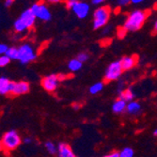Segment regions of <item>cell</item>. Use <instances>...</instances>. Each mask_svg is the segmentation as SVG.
<instances>
[{
	"mask_svg": "<svg viewBox=\"0 0 157 157\" xmlns=\"http://www.w3.org/2000/svg\"><path fill=\"white\" fill-rule=\"evenodd\" d=\"M147 16H148V11L146 10H134L127 17L123 26L128 31H137L144 25Z\"/></svg>",
	"mask_w": 157,
	"mask_h": 157,
	"instance_id": "obj_1",
	"label": "cell"
},
{
	"mask_svg": "<svg viewBox=\"0 0 157 157\" xmlns=\"http://www.w3.org/2000/svg\"><path fill=\"white\" fill-rule=\"evenodd\" d=\"M36 15L34 14V12L31 10V9L25 10V11L22 12V14L20 15V17L14 22V30L16 32H24L26 29H29L33 26V25L35 24V20H36Z\"/></svg>",
	"mask_w": 157,
	"mask_h": 157,
	"instance_id": "obj_2",
	"label": "cell"
},
{
	"mask_svg": "<svg viewBox=\"0 0 157 157\" xmlns=\"http://www.w3.org/2000/svg\"><path fill=\"white\" fill-rule=\"evenodd\" d=\"M21 144V137L19 134L14 131L10 130L6 132L1 139V148L5 151H13L19 147Z\"/></svg>",
	"mask_w": 157,
	"mask_h": 157,
	"instance_id": "obj_3",
	"label": "cell"
},
{
	"mask_svg": "<svg viewBox=\"0 0 157 157\" xmlns=\"http://www.w3.org/2000/svg\"><path fill=\"white\" fill-rule=\"evenodd\" d=\"M110 16V9L109 7L104 6L100 7L95 10L93 13V28L94 29H99L103 26H105Z\"/></svg>",
	"mask_w": 157,
	"mask_h": 157,
	"instance_id": "obj_4",
	"label": "cell"
},
{
	"mask_svg": "<svg viewBox=\"0 0 157 157\" xmlns=\"http://www.w3.org/2000/svg\"><path fill=\"white\" fill-rule=\"evenodd\" d=\"M37 59V54L30 44H23L19 47V59L22 64H27Z\"/></svg>",
	"mask_w": 157,
	"mask_h": 157,
	"instance_id": "obj_5",
	"label": "cell"
},
{
	"mask_svg": "<svg viewBox=\"0 0 157 157\" xmlns=\"http://www.w3.org/2000/svg\"><path fill=\"white\" fill-rule=\"evenodd\" d=\"M122 72H123V69H122L121 60L120 61H114L107 67V69L105 71V80L106 82L117 80L121 75Z\"/></svg>",
	"mask_w": 157,
	"mask_h": 157,
	"instance_id": "obj_6",
	"label": "cell"
},
{
	"mask_svg": "<svg viewBox=\"0 0 157 157\" xmlns=\"http://www.w3.org/2000/svg\"><path fill=\"white\" fill-rule=\"evenodd\" d=\"M30 9L34 12L37 19L41 21H49L51 19V12L44 3H36L32 5Z\"/></svg>",
	"mask_w": 157,
	"mask_h": 157,
	"instance_id": "obj_7",
	"label": "cell"
},
{
	"mask_svg": "<svg viewBox=\"0 0 157 157\" xmlns=\"http://www.w3.org/2000/svg\"><path fill=\"white\" fill-rule=\"evenodd\" d=\"M60 79L59 75H50L41 80V86L46 91L54 92L58 88Z\"/></svg>",
	"mask_w": 157,
	"mask_h": 157,
	"instance_id": "obj_8",
	"label": "cell"
},
{
	"mask_svg": "<svg viewBox=\"0 0 157 157\" xmlns=\"http://www.w3.org/2000/svg\"><path fill=\"white\" fill-rule=\"evenodd\" d=\"M29 84L25 81H19V82H12L10 85V95H23L29 91Z\"/></svg>",
	"mask_w": 157,
	"mask_h": 157,
	"instance_id": "obj_9",
	"label": "cell"
},
{
	"mask_svg": "<svg viewBox=\"0 0 157 157\" xmlns=\"http://www.w3.org/2000/svg\"><path fill=\"white\" fill-rule=\"evenodd\" d=\"M72 10L79 19H84L88 16V14L90 12V5L86 2L77 1Z\"/></svg>",
	"mask_w": 157,
	"mask_h": 157,
	"instance_id": "obj_10",
	"label": "cell"
},
{
	"mask_svg": "<svg viewBox=\"0 0 157 157\" xmlns=\"http://www.w3.org/2000/svg\"><path fill=\"white\" fill-rule=\"evenodd\" d=\"M137 62V58L136 56H124L121 59V63L122 66L123 71H128L133 69Z\"/></svg>",
	"mask_w": 157,
	"mask_h": 157,
	"instance_id": "obj_11",
	"label": "cell"
},
{
	"mask_svg": "<svg viewBox=\"0 0 157 157\" xmlns=\"http://www.w3.org/2000/svg\"><path fill=\"white\" fill-rule=\"evenodd\" d=\"M58 149H59L58 154L59 157H75V156L73 150L71 149V147L67 143L61 142V143L59 144Z\"/></svg>",
	"mask_w": 157,
	"mask_h": 157,
	"instance_id": "obj_12",
	"label": "cell"
},
{
	"mask_svg": "<svg viewBox=\"0 0 157 157\" xmlns=\"http://www.w3.org/2000/svg\"><path fill=\"white\" fill-rule=\"evenodd\" d=\"M126 108H127V102L121 98L116 100L112 105V110L116 114H121V113L124 112L126 110Z\"/></svg>",
	"mask_w": 157,
	"mask_h": 157,
	"instance_id": "obj_13",
	"label": "cell"
},
{
	"mask_svg": "<svg viewBox=\"0 0 157 157\" xmlns=\"http://www.w3.org/2000/svg\"><path fill=\"white\" fill-rule=\"evenodd\" d=\"M10 85L11 81L8 78L2 76L0 77V94L1 95H8L10 91Z\"/></svg>",
	"mask_w": 157,
	"mask_h": 157,
	"instance_id": "obj_14",
	"label": "cell"
},
{
	"mask_svg": "<svg viewBox=\"0 0 157 157\" xmlns=\"http://www.w3.org/2000/svg\"><path fill=\"white\" fill-rule=\"evenodd\" d=\"M141 110V105L138 102L136 101H131L127 104V108L126 111L131 114V115H136V114L139 113V111Z\"/></svg>",
	"mask_w": 157,
	"mask_h": 157,
	"instance_id": "obj_15",
	"label": "cell"
},
{
	"mask_svg": "<svg viewBox=\"0 0 157 157\" xmlns=\"http://www.w3.org/2000/svg\"><path fill=\"white\" fill-rule=\"evenodd\" d=\"M134 96H135V94H134V92H133V90L131 89H125V90H121L120 92L119 98L124 100V101H126L127 103H129L134 99Z\"/></svg>",
	"mask_w": 157,
	"mask_h": 157,
	"instance_id": "obj_16",
	"label": "cell"
},
{
	"mask_svg": "<svg viewBox=\"0 0 157 157\" xmlns=\"http://www.w3.org/2000/svg\"><path fill=\"white\" fill-rule=\"evenodd\" d=\"M83 62L80 61L78 59H74L72 60H70L68 63V68L71 72H77L82 68Z\"/></svg>",
	"mask_w": 157,
	"mask_h": 157,
	"instance_id": "obj_17",
	"label": "cell"
},
{
	"mask_svg": "<svg viewBox=\"0 0 157 157\" xmlns=\"http://www.w3.org/2000/svg\"><path fill=\"white\" fill-rule=\"evenodd\" d=\"M5 55H7L10 59H19V48L9 47Z\"/></svg>",
	"mask_w": 157,
	"mask_h": 157,
	"instance_id": "obj_18",
	"label": "cell"
},
{
	"mask_svg": "<svg viewBox=\"0 0 157 157\" xmlns=\"http://www.w3.org/2000/svg\"><path fill=\"white\" fill-rule=\"evenodd\" d=\"M45 149H46L47 152H48L49 154H52V155H54V154H56V153H58V151H59L58 147H56V146L53 143V142H51V141H47L46 143H45Z\"/></svg>",
	"mask_w": 157,
	"mask_h": 157,
	"instance_id": "obj_19",
	"label": "cell"
},
{
	"mask_svg": "<svg viewBox=\"0 0 157 157\" xmlns=\"http://www.w3.org/2000/svg\"><path fill=\"white\" fill-rule=\"evenodd\" d=\"M104 89V83L103 82H98L93 84L91 87L90 88V92L91 94H97Z\"/></svg>",
	"mask_w": 157,
	"mask_h": 157,
	"instance_id": "obj_20",
	"label": "cell"
},
{
	"mask_svg": "<svg viewBox=\"0 0 157 157\" xmlns=\"http://www.w3.org/2000/svg\"><path fill=\"white\" fill-rule=\"evenodd\" d=\"M121 152V157H133L134 156V150L129 148V147H126L124 148Z\"/></svg>",
	"mask_w": 157,
	"mask_h": 157,
	"instance_id": "obj_21",
	"label": "cell"
},
{
	"mask_svg": "<svg viewBox=\"0 0 157 157\" xmlns=\"http://www.w3.org/2000/svg\"><path fill=\"white\" fill-rule=\"evenodd\" d=\"M10 62V59L7 55L0 56V67H5Z\"/></svg>",
	"mask_w": 157,
	"mask_h": 157,
	"instance_id": "obj_22",
	"label": "cell"
},
{
	"mask_svg": "<svg viewBox=\"0 0 157 157\" xmlns=\"http://www.w3.org/2000/svg\"><path fill=\"white\" fill-rule=\"evenodd\" d=\"M127 29L123 26V27H121L120 29H118V37L120 39H123L125 36H126V33H127Z\"/></svg>",
	"mask_w": 157,
	"mask_h": 157,
	"instance_id": "obj_23",
	"label": "cell"
},
{
	"mask_svg": "<svg viewBox=\"0 0 157 157\" xmlns=\"http://www.w3.org/2000/svg\"><path fill=\"white\" fill-rule=\"evenodd\" d=\"M77 59L82 61V62H85V61H87L89 59V55L87 53H80L78 56H77Z\"/></svg>",
	"mask_w": 157,
	"mask_h": 157,
	"instance_id": "obj_24",
	"label": "cell"
},
{
	"mask_svg": "<svg viewBox=\"0 0 157 157\" xmlns=\"http://www.w3.org/2000/svg\"><path fill=\"white\" fill-rule=\"evenodd\" d=\"M77 1H78V0H67V2H66L67 8H69V9H73V7L76 4Z\"/></svg>",
	"mask_w": 157,
	"mask_h": 157,
	"instance_id": "obj_25",
	"label": "cell"
},
{
	"mask_svg": "<svg viewBox=\"0 0 157 157\" xmlns=\"http://www.w3.org/2000/svg\"><path fill=\"white\" fill-rule=\"evenodd\" d=\"M116 1H117V4L119 6H126V5L129 4L132 0H116Z\"/></svg>",
	"mask_w": 157,
	"mask_h": 157,
	"instance_id": "obj_26",
	"label": "cell"
},
{
	"mask_svg": "<svg viewBox=\"0 0 157 157\" xmlns=\"http://www.w3.org/2000/svg\"><path fill=\"white\" fill-rule=\"evenodd\" d=\"M8 49H9V46L8 45H6V44H0V54L1 55H4V54H6V52L8 51Z\"/></svg>",
	"mask_w": 157,
	"mask_h": 157,
	"instance_id": "obj_27",
	"label": "cell"
},
{
	"mask_svg": "<svg viewBox=\"0 0 157 157\" xmlns=\"http://www.w3.org/2000/svg\"><path fill=\"white\" fill-rule=\"evenodd\" d=\"M106 157H121V152L119 151H113L106 155Z\"/></svg>",
	"mask_w": 157,
	"mask_h": 157,
	"instance_id": "obj_28",
	"label": "cell"
},
{
	"mask_svg": "<svg viewBox=\"0 0 157 157\" xmlns=\"http://www.w3.org/2000/svg\"><path fill=\"white\" fill-rule=\"evenodd\" d=\"M13 2H14V0H5L4 5H5L6 8H10L13 4Z\"/></svg>",
	"mask_w": 157,
	"mask_h": 157,
	"instance_id": "obj_29",
	"label": "cell"
},
{
	"mask_svg": "<svg viewBox=\"0 0 157 157\" xmlns=\"http://www.w3.org/2000/svg\"><path fill=\"white\" fill-rule=\"evenodd\" d=\"M105 0H91V2L93 5H99V4H102L103 2H105Z\"/></svg>",
	"mask_w": 157,
	"mask_h": 157,
	"instance_id": "obj_30",
	"label": "cell"
},
{
	"mask_svg": "<svg viewBox=\"0 0 157 157\" xmlns=\"http://www.w3.org/2000/svg\"><path fill=\"white\" fill-rule=\"evenodd\" d=\"M23 142H24L25 144H29V143H31V142H32V140L29 137H25V138H24Z\"/></svg>",
	"mask_w": 157,
	"mask_h": 157,
	"instance_id": "obj_31",
	"label": "cell"
},
{
	"mask_svg": "<svg viewBox=\"0 0 157 157\" xmlns=\"http://www.w3.org/2000/svg\"><path fill=\"white\" fill-rule=\"evenodd\" d=\"M144 0H132V3L133 4H139V3H141V2H143Z\"/></svg>",
	"mask_w": 157,
	"mask_h": 157,
	"instance_id": "obj_32",
	"label": "cell"
},
{
	"mask_svg": "<svg viewBox=\"0 0 157 157\" xmlns=\"http://www.w3.org/2000/svg\"><path fill=\"white\" fill-rule=\"evenodd\" d=\"M73 108H74L75 110H78V109L80 108V105H78V104H75V105H73Z\"/></svg>",
	"mask_w": 157,
	"mask_h": 157,
	"instance_id": "obj_33",
	"label": "cell"
},
{
	"mask_svg": "<svg viewBox=\"0 0 157 157\" xmlns=\"http://www.w3.org/2000/svg\"><path fill=\"white\" fill-rule=\"evenodd\" d=\"M62 0H48V2H50V3H59Z\"/></svg>",
	"mask_w": 157,
	"mask_h": 157,
	"instance_id": "obj_34",
	"label": "cell"
},
{
	"mask_svg": "<svg viewBox=\"0 0 157 157\" xmlns=\"http://www.w3.org/2000/svg\"><path fill=\"white\" fill-rule=\"evenodd\" d=\"M153 32L157 33V21L155 22V24H154V26H153Z\"/></svg>",
	"mask_w": 157,
	"mask_h": 157,
	"instance_id": "obj_35",
	"label": "cell"
},
{
	"mask_svg": "<svg viewBox=\"0 0 157 157\" xmlns=\"http://www.w3.org/2000/svg\"><path fill=\"white\" fill-rule=\"evenodd\" d=\"M153 135L155 136H157V128L154 130V132H153Z\"/></svg>",
	"mask_w": 157,
	"mask_h": 157,
	"instance_id": "obj_36",
	"label": "cell"
}]
</instances>
